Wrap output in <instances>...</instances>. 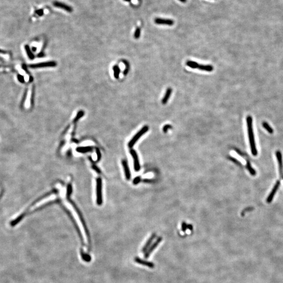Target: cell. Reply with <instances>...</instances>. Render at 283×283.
<instances>
[{
  "label": "cell",
  "instance_id": "cell-27",
  "mask_svg": "<svg viewBox=\"0 0 283 283\" xmlns=\"http://www.w3.org/2000/svg\"><path fill=\"white\" fill-rule=\"evenodd\" d=\"M17 78H18V81H20L21 82H22V83L24 82V77H23L22 76L19 75H18V76H17Z\"/></svg>",
  "mask_w": 283,
  "mask_h": 283
},
{
  "label": "cell",
  "instance_id": "cell-32",
  "mask_svg": "<svg viewBox=\"0 0 283 283\" xmlns=\"http://www.w3.org/2000/svg\"><path fill=\"white\" fill-rule=\"evenodd\" d=\"M125 1H130L131 0H125Z\"/></svg>",
  "mask_w": 283,
  "mask_h": 283
},
{
  "label": "cell",
  "instance_id": "cell-19",
  "mask_svg": "<svg viewBox=\"0 0 283 283\" xmlns=\"http://www.w3.org/2000/svg\"><path fill=\"white\" fill-rule=\"evenodd\" d=\"M113 71H114V76L116 79H118L119 75L120 73V69L117 66H114L113 67Z\"/></svg>",
  "mask_w": 283,
  "mask_h": 283
},
{
  "label": "cell",
  "instance_id": "cell-1",
  "mask_svg": "<svg viewBox=\"0 0 283 283\" xmlns=\"http://www.w3.org/2000/svg\"><path fill=\"white\" fill-rule=\"evenodd\" d=\"M246 122H247L248 135H249V138L250 145H251V151H252V154L254 155H256L257 154V151H256V147H255L254 133H253V130L252 118L251 116H248L247 117Z\"/></svg>",
  "mask_w": 283,
  "mask_h": 283
},
{
  "label": "cell",
  "instance_id": "cell-20",
  "mask_svg": "<svg viewBox=\"0 0 283 283\" xmlns=\"http://www.w3.org/2000/svg\"><path fill=\"white\" fill-rule=\"evenodd\" d=\"M263 126L270 133L272 134L273 133V130L267 122H264L263 123Z\"/></svg>",
  "mask_w": 283,
  "mask_h": 283
},
{
  "label": "cell",
  "instance_id": "cell-31",
  "mask_svg": "<svg viewBox=\"0 0 283 283\" xmlns=\"http://www.w3.org/2000/svg\"><path fill=\"white\" fill-rule=\"evenodd\" d=\"M179 1H180V2H182V3H185V2H186L187 0H179Z\"/></svg>",
  "mask_w": 283,
  "mask_h": 283
},
{
  "label": "cell",
  "instance_id": "cell-15",
  "mask_svg": "<svg viewBox=\"0 0 283 283\" xmlns=\"http://www.w3.org/2000/svg\"><path fill=\"white\" fill-rule=\"evenodd\" d=\"M186 65L187 66L191 68L196 69V68H198L199 64L197 62H195V61H191V60H188L186 62Z\"/></svg>",
  "mask_w": 283,
  "mask_h": 283
},
{
  "label": "cell",
  "instance_id": "cell-7",
  "mask_svg": "<svg viewBox=\"0 0 283 283\" xmlns=\"http://www.w3.org/2000/svg\"><path fill=\"white\" fill-rule=\"evenodd\" d=\"M122 165L124 170L125 177L127 180H129L131 178V173H130V170L128 164L127 162L124 160L122 161Z\"/></svg>",
  "mask_w": 283,
  "mask_h": 283
},
{
  "label": "cell",
  "instance_id": "cell-23",
  "mask_svg": "<svg viewBox=\"0 0 283 283\" xmlns=\"http://www.w3.org/2000/svg\"><path fill=\"white\" fill-rule=\"evenodd\" d=\"M83 115H84V112L82 111H80V112H79L77 114L76 117L74 119V122L77 121L79 119H80L81 117H82L83 116Z\"/></svg>",
  "mask_w": 283,
  "mask_h": 283
},
{
  "label": "cell",
  "instance_id": "cell-5",
  "mask_svg": "<svg viewBox=\"0 0 283 283\" xmlns=\"http://www.w3.org/2000/svg\"><path fill=\"white\" fill-rule=\"evenodd\" d=\"M130 153L133 157V161H134V170L136 171H138L140 170V164L139 162V160L138 157V155L136 153V152L133 150H131L130 151Z\"/></svg>",
  "mask_w": 283,
  "mask_h": 283
},
{
  "label": "cell",
  "instance_id": "cell-30",
  "mask_svg": "<svg viewBox=\"0 0 283 283\" xmlns=\"http://www.w3.org/2000/svg\"><path fill=\"white\" fill-rule=\"evenodd\" d=\"M36 13L38 15H42L43 14V12L42 10H38L37 12H36Z\"/></svg>",
  "mask_w": 283,
  "mask_h": 283
},
{
  "label": "cell",
  "instance_id": "cell-13",
  "mask_svg": "<svg viewBox=\"0 0 283 283\" xmlns=\"http://www.w3.org/2000/svg\"><path fill=\"white\" fill-rule=\"evenodd\" d=\"M54 5L55 6L61 8L62 9H64L66 10L68 12H71L72 11V8L70 7H69V6H68L66 5V4H64L62 3H59V2H55L54 3Z\"/></svg>",
  "mask_w": 283,
  "mask_h": 283
},
{
  "label": "cell",
  "instance_id": "cell-10",
  "mask_svg": "<svg viewBox=\"0 0 283 283\" xmlns=\"http://www.w3.org/2000/svg\"><path fill=\"white\" fill-rule=\"evenodd\" d=\"M25 216V214L24 213H23L20 216H19L18 217H17L15 219L13 220L10 222V225L11 226H16L19 222L21 221V220L24 218Z\"/></svg>",
  "mask_w": 283,
  "mask_h": 283
},
{
  "label": "cell",
  "instance_id": "cell-22",
  "mask_svg": "<svg viewBox=\"0 0 283 283\" xmlns=\"http://www.w3.org/2000/svg\"><path fill=\"white\" fill-rule=\"evenodd\" d=\"M141 35V29L140 28H137L134 33V38L135 39H138L140 37Z\"/></svg>",
  "mask_w": 283,
  "mask_h": 283
},
{
  "label": "cell",
  "instance_id": "cell-16",
  "mask_svg": "<svg viewBox=\"0 0 283 283\" xmlns=\"http://www.w3.org/2000/svg\"><path fill=\"white\" fill-rule=\"evenodd\" d=\"M162 240V237H159V238L157 239V241H156V242L154 244V245L151 247L150 250L148 251V252L146 254V257H147V256H149V255H150L149 253H151L153 251V250H154V249L156 247V246L158 245V244L161 242V240Z\"/></svg>",
  "mask_w": 283,
  "mask_h": 283
},
{
  "label": "cell",
  "instance_id": "cell-18",
  "mask_svg": "<svg viewBox=\"0 0 283 283\" xmlns=\"http://www.w3.org/2000/svg\"><path fill=\"white\" fill-rule=\"evenodd\" d=\"M155 236H156L155 234H152V235L151 236V237H150V238L149 239V240L147 241V242H146L145 245L144 246V248L143 249V252H144L145 250H146V249L150 246V244L152 243V241L155 239Z\"/></svg>",
  "mask_w": 283,
  "mask_h": 283
},
{
  "label": "cell",
  "instance_id": "cell-11",
  "mask_svg": "<svg viewBox=\"0 0 283 283\" xmlns=\"http://www.w3.org/2000/svg\"><path fill=\"white\" fill-rule=\"evenodd\" d=\"M134 260L136 263H137L138 264H142V265H146V266H147L148 267H154V264L153 263L144 261L139 259L138 257H135Z\"/></svg>",
  "mask_w": 283,
  "mask_h": 283
},
{
  "label": "cell",
  "instance_id": "cell-21",
  "mask_svg": "<svg viewBox=\"0 0 283 283\" xmlns=\"http://www.w3.org/2000/svg\"><path fill=\"white\" fill-rule=\"evenodd\" d=\"M25 48L26 52V53H27V55H28V57H29L31 59H34V55L33 54V53H32V52H31V49H30L29 46H27V45H26V46H25Z\"/></svg>",
  "mask_w": 283,
  "mask_h": 283
},
{
  "label": "cell",
  "instance_id": "cell-26",
  "mask_svg": "<svg viewBox=\"0 0 283 283\" xmlns=\"http://www.w3.org/2000/svg\"><path fill=\"white\" fill-rule=\"evenodd\" d=\"M71 192H72V187L71 185H69L67 188V196H70Z\"/></svg>",
  "mask_w": 283,
  "mask_h": 283
},
{
  "label": "cell",
  "instance_id": "cell-9",
  "mask_svg": "<svg viewBox=\"0 0 283 283\" xmlns=\"http://www.w3.org/2000/svg\"><path fill=\"white\" fill-rule=\"evenodd\" d=\"M200 70L205 71L207 72H211L214 70V67L210 64H200L198 67V68Z\"/></svg>",
  "mask_w": 283,
  "mask_h": 283
},
{
  "label": "cell",
  "instance_id": "cell-25",
  "mask_svg": "<svg viewBox=\"0 0 283 283\" xmlns=\"http://www.w3.org/2000/svg\"><path fill=\"white\" fill-rule=\"evenodd\" d=\"M172 127V126L170 125V124H166L165 125L164 127H163V131L164 132V133H167L168 130H169L170 128H171Z\"/></svg>",
  "mask_w": 283,
  "mask_h": 283
},
{
  "label": "cell",
  "instance_id": "cell-29",
  "mask_svg": "<svg viewBox=\"0 0 283 283\" xmlns=\"http://www.w3.org/2000/svg\"><path fill=\"white\" fill-rule=\"evenodd\" d=\"M8 53H7V52L5 51H3V50H2V49H0V54H2V55H6V54H7Z\"/></svg>",
  "mask_w": 283,
  "mask_h": 283
},
{
  "label": "cell",
  "instance_id": "cell-2",
  "mask_svg": "<svg viewBox=\"0 0 283 283\" xmlns=\"http://www.w3.org/2000/svg\"><path fill=\"white\" fill-rule=\"evenodd\" d=\"M149 127L148 126L145 125L144 126L141 130H140L134 136V137L131 140V141L129 142L128 144V146L130 148H132L136 143V142H137V141L144 134H145L148 130Z\"/></svg>",
  "mask_w": 283,
  "mask_h": 283
},
{
  "label": "cell",
  "instance_id": "cell-17",
  "mask_svg": "<svg viewBox=\"0 0 283 283\" xmlns=\"http://www.w3.org/2000/svg\"><path fill=\"white\" fill-rule=\"evenodd\" d=\"M92 150V148L91 147H78L77 148V151L80 153H85L86 152H90Z\"/></svg>",
  "mask_w": 283,
  "mask_h": 283
},
{
  "label": "cell",
  "instance_id": "cell-3",
  "mask_svg": "<svg viewBox=\"0 0 283 283\" xmlns=\"http://www.w3.org/2000/svg\"><path fill=\"white\" fill-rule=\"evenodd\" d=\"M97 201L98 205H101L102 203V180L100 178L97 180Z\"/></svg>",
  "mask_w": 283,
  "mask_h": 283
},
{
  "label": "cell",
  "instance_id": "cell-8",
  "mask_svg": "<svg viewBox=\"0 0 283 283\" xmlns=\"http://www.w3.org/2000/svg\"><path fill=\"white\" fill-rule=\"evenodd\" d=\"M171 93H172V89L169 88L167 89L166 91V93L165 94V96H164L162 100V102L163 105H166L167 102V101H168L169 99H170V97L171 96Z\"/></svg>",
  "mask_w": 283,
  "mask_h": 283
},
{
  "label": "cell",
  "instance_id": "cell-4",
  "mask_svg": "<svg viewBox=\"0 0 283 283\" xmlns=\"http://www.w3.org/2000/svg\"><path fill=\"white\" fill-rule=\"evenodd\" d=\"M56 66V63L55 62L49 61V62H45L32 64L29 66V67L32 68H43V67H55Z\"/></svg>",
  "mask_w": 283,
  "mask_h": 283
},
{
  "label": "cell",
  "instance_id": "cell-12",
  "mask_svg": "<svg viewBox=\"0 0 283 283\" xmlns=\"http://www.w3.org/2000/svg\"><path fill=\"white\" fill-rule=\"evenodd\" d=\"M80 255L82 257V259L87 262H89L91 260V257L90 255H89L88 254L86 253L83 249L80 250Z\"/></svg>",
  "mask_w": 283,
  "mask_h": 283
},
{
  "label": "cell",
  "instance_id": "cell-6",
  "mask_svg": "<svg viewBox=\"0 0 283 283\" xmlns=\"http://www.w3.org/2000/svg\"><path fill=\"white\" fill-rule=\"evenodd\" d=\"M154 21L156 24H159V25H168V26H172L174 24L173 21L170 19L156 18H155Z\"/></svg>",
  "mask_w": 283,
  "mask_h": 283
},
{
  "label": "cell",
  "instance_id": "cell-28",
  "mask_svg": "<svg viewBox=\"0 0 283 283\" xmlns=\"http://www.w3.org/2000/svg\"><path fill=\"white\" fill-rule=\"evenodd\" d=\"M140 181V178L139 177L135 178V179L134 180V183L135 184L137 183L138 182H139Z\"/></svg>",
  "mask_w": 283,
  "mask_h": 283
},
{
  "label": "cell",
  "instance_id": "cell-24",
  "mask_svg": "<svg viewBox=\"0 0 283 283\" xmlns=\"http://www.w3.org/2000/svg\"><path fill=\"white\" fill-rule=\"evenodd\" d=\"M277 158L279 160V164H280V168L281 169L282 167V156H281V154L280 152H277Z\"/></svg>",
  "mask_w": 283,
  "mask_h": 283
},
{
  "label": "cell",
  "instance_id": "cell-14",
  "mask_svg": "<svg viewBox=\"0 0 283 283\" xmlns=\"http://www.w3.org/2000/svg\"><path fill=\"white\" fill-rule=\"evenodd\" d=\"M279 185H280V183H279V182H277L276 183V184L275 185V186H274V188H273V189L272 192L270 193L269 197L268 198H267V201H268V202H271V201L272 200V199H273V197H274V195H275V193H276V190H277V189H278V188H279Z\"/></svg>",
  "mask_w": 283,
  "mask_h": 283
}]
</instances>
